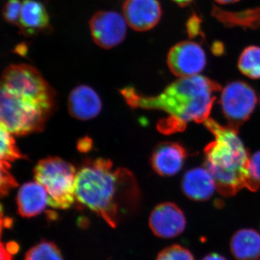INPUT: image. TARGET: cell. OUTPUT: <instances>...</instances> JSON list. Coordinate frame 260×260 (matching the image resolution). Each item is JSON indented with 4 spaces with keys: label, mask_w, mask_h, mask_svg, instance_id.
<instances>
[{
    "label": "cell",
    "mask_w": 260,
    "mask_h": 260,
    "mask_svg": "<svg viewBox=\"0 0 260 260\" xmlns=\"http://www.w3.org/2000/svg\"><path fill=\"white\" fill-rule=\"evenodd\" d=\"M54 89L34 67L12 64L0 90L1 125L15 135L42 131L55 107Z\"/></svg>",
    "instance_id": "6da1fadb"
},
{
    "label": "cell",
    "mask_w": 260,
    "mask_h": 260,
    "mask_svg": "<svg viewBox=\"0 0 260 260\" xmlns=\"http://www.w3.org/2000/svg\"><path fill=\"white\" fill-rule=\"evenodd\" d=\"M218 83L207 77L198 75L179 78L155 96L140 95L133 87L122 89L121 93L128 105L134 109L160 110L168 117L158 123L162 133L183 131L189 123L203 122L209 119Z\"/></svg>",
    "instance_id": "7a4b0ae2"
},
{
    "label": "cell",
    "mask_w": 260,
    "mask_h": 260,
    "mask_svg": "<svg viewBox=\"0 0 260 260\" xmlns=\"http://www.w3.org/2000/svg\"><path fill=\"white\" fill-rule=\"evenodd\" d=\"M76 200L115 228L121 212L134 205L139 189L133 173L114 168L110 160H88L77 172Z\"/></svg>",
    "instance_id": "3957f363"
},
{
    "label": "cell",
    "mask_w": 260,
    "mask_h": 260,
    "mask_svg": "<svg viewBox=\"0 0 260 260\" xmlns=\"http://www.w3.org/2000/svg\"><path fill=\"white\" fill-rule=\"evenodd\" d=\"M204 124L214 136L205 149V165L215 179L217 190L225 197L233 196L243 188L250 190V156L237 129L211 119Z\"/></svg>",
    "instance_id": "277c9868"
},
{
    "label": "cell",
    "mask_w": 260,
    "mask_h": 260,
    "mask_svg": "<svg viewBox=\"0 0 260 260\" xmlns=\"http://www.w3.org/2000/svg\"><path fill=\"white\" fill-rule=\"evenodd\" d=\"M77 172L74 166L58 157L39 162L34 169L36 181L48 194V204L56 209H68L76 199Z\"/></svg>",
    "instance_id": "5b68a950"
},
{
    "label": "cell",
    "mask_w": 260,
    "mask_h": 260,
    "mask_svg": "<svg viewBox=\"0 0 260 260\" xmlns=\"http://www.w3.org/2000/svg\"><path fill=\"white\" fill-rule=\"evenodd\" d=\"M220 106L229 126L237 129L255 109L257 97L250 85L242 81L228 84L222 90Z\"/></svg>",
    "instance_id": "8992f818"
},
{
    "label": "cell",
    "mask_w": 260,
    "mask_h": 260,
    "mask_svg": "<svg viewBox=\"0 0 260 260\" xmlns=\"http://www.w3.org/2000/svg\"><path fill=\"white\" fill-rule=\"evenodd\" d=\"M206 63L204 49L192 41L177 43L168 53V67L173 74L179 78L200 75Z\"/></svg>",
    "instance_id": "52a82bcc"
},
{
    "label": "cell",
    "mask_w": 260,
    "mask_h": 260,
    "mask_svg": "<svg viewBox=\"0 0 260 260\" xmlns=\"http://www.w3.org/2000/svg\"><path fill=\"white\" fill-rule=\"evenodd\" d=\"M126 25L123 15L114 11L97 12L89 22L94 42L105 49H112L124 41Z\"/></svg>",
    "instance_id": "ba28073f"
},
{
    "label": "cell",
    "mask_w": 260,
    "mask_h": 260,
    "mask_svg": "<svg viewBox=\"0 0 260 260\" xmlns=\"http://www.w3.org/2000/svg\"><path fill=\"white\" fill-rule=\"evenodd\" d=\"M186 225L185 215L177 205L172 203L157 205L149 219V225L157 237L172 239L184 232Z\"/></svg>",
    "instance_id": "9c48e42d"
},
{
    "label": "cell",
    "mask_w": 260,
    "mask_h": 260,
    "mask_svg": "<svg viewBox=\"0 0 260 260\" xmlns=\"http://www.w3.org/2000/svg\"><path fill=\"white\" fill-rule=\"evenodd\" d=\"M123 16L133 30L147 31L160 21L162 8L158 0H126L123 5Z\"/></svg>",
    "instance_id": "30bf717a"
},
{
    "label": "cell",
    "mask_w": 260,
    "mask_h": 260,
    "mask_svg": "<svg viewBox=\"0 0 260 260\" xmlns=\"http://www.w3.org/2000/svg\"><path fill=\"white\" fill-rule=\"evenodd\" d=\"M187 156L186 150L179 143H160L151 157V165L155 172L162 177H170L180 172Z\"/></svg>",
    "instance_id": "8fae6325"
},
{
    "label": "cell",
    "mask_w": 260,
    "mask_h": 260,
    "mask_svg": "<svg viewBox=\"0 0 260 260\" xmlns=\"http://www.w3.org/2000/svg\"><path fill=\"white\" fill-rule=\"evenodd\" d=\"M102 101L96 92L88 85H79L72 90L68 98L70 115L81 121L96 117L102 110Z\"/></svg>",
    "instance_id": "7c38bea8"
},
{
    "label": "cell",
    "mask_w": 260,
    "mask_h": 260,
    "mask_svg": "<svg viewBox=\"0 0 260 260\" xmlns=\"http://www.w3.org/2000/svg\"><path fill=\"white\" fill-rule=\"evenodd\" d=\"M183 192L189 199L205 201L217 190L215 179L206 168H194L186 173L181 182Z\"/></svg>",
    "instance_id": "4fadbf2b"
},
{
    "label": "cell",
    "mask_w": 260,
    "mask_h": 260,
    "mask_svg": "<svg viewBox=\"0 0 260 260\" xmlns=\"http://www.w3.org/2000/svg\"><path fill=\"white\" fill-rule=\"evenodd\" d=\"M48 204V194L42 184L28 182L19 189L17 195L18 213L24 218H31L42 213Z\"/></svg>",
    "instance_id": "5bb4252c"
},
{
    "label": "cell",
    "mask_w": 260,
    "mask_h": 260,
    "mask_svg": "<svg viewBox=\"0 0 260 260\" xmlns=\"http://www.w3.org/2000/svg\"><path fill=\"white\" fill-rule=\"evenodd\" d=\"M18 26L25 36L47 30L50 18L45 6L37 0H24Z\"/></svg>",
    "instance_id": "9a60e30c"
},
{
    "label": "cell",
    "mask_w": 260,
    "mask_h": 260,
    "mask_svg": "<svg viewBox=\"0 0 260 260\" xmlns=\"http://www.w3.org/2000/svg\"><path fill=\"white\" fill-rule=\"evenodd\" d=\"M211 14L227 28L240 27L252 30L260 28V7L242 11H229L213 6Z\"/></svg>",
    "instance_id": "2e32d148"
},
{
    "label": "cell",
    "mask_w": 260,
    "mask_h": 260,
    "mask_svg": "<svg viewBox=\"0 0 260 260\" xmlns=\"http://www.w3.org/2000/svg\"><path fill=\"white\" fill-rule=\"evenodd\" d=\"M231 251L237 260H255L260 257V234L254 229L238 231L231 241Z\"/></svg>",
    "instance_id": "e0dca14e"
},
{
    "label": "cell",
    "mask_w": 260,
    "mask_h": 260,
    "mask_svg": "<svg viewBox=\"0 0 260 260\" xmlns=\"http://www.w3.org/2000/svg\"><path fill=\"white\" fill-rule=\"evenodd\" d=\"M238 68L248 78L260 79V47H246L239 56Z\"/></svg>",
    "instance_id": "ac0fdd59"
},
{
    "label": "cell",
    "mask_w": 260,
    "mask_h": 260,
    "mask_svg": "<svg viewBox=\"0 0 260 260\" xmlns=\"http://www.w3.org/2000/svg\"><path fill=\"white\" fill-rule=\"evenodd\" d=\"M25 260H64L60 250L53 242L42 241L26 253Z\"/></svg>",
    "instance_id": "d6986e66"
},
{
    "label": "cell",
    "mask_w": 260,
    "mask_h": 260,
    "mask_svg": "<svg viewBox=\"0 0 260 260\" xmlns=\"http://www.w3.org/2000/svg\"><path fill=\"white\" fill-rule=\"evenodd\" d=\"M0 135H1V149H0L1 161L10 164V162L24 158L23 154L19 151L18 147L15 144L13 135L2 125Z\"/></svg>",
    "instance_id": "ffe728a7"
},
{
    "label": "cell",
    "mask_w": 260,
    "mask_h": 260,
    "mask_svg": "<svg viewBox=\"0 0 260 260\" xmlns=\"http://www.w3.org/2000/svg\"><path fill=\"white\" fill-rule=\"evenodd\" d=\"M156 260H194V258L186 248L172 245L160 251Z\"/></svg>",
    "instance_id": "44dd1931"
},
{
    "label": "cell",
    "mask_w": 260,
    "mask_h": 260,
    "mask_svg": "<svg viewBox=\"0 0 260 260\" xmlns=\"http://www.w3.org/2000/svg\"><path fill=\"white\" fill-rule=\"evenodd\" d=\"M23 3L20 0H8L3 10L5 21L12 25H18L21 14Z\"/></svg>",
    "instance_id": "7402d4cb"
},
{
    "label": "cell",
    "mask_w": 260,
    "mask_h": 260,
    "mask_svg": "<svg viewBox=\"0 0 260 260\" xmlns=\"http://www.w3.org/2000/svg\"><path fill=\"white\" fill-rule=\"evenodd\" d=\"M250 191H256L260 185V150L250 156L249 165Z\"/></svg>",
    "instance_id": "603a6c76"
},
{
    "label": "cell",
    "mask_w": 260,
    "mask_h": 260,
    "mask_svg": "<svg viewBox=\"0 0 260 260\" xmlns=\"http://www.w3.org/2000/svg\"><path fill=\"white\" fill-rule=\"evenodd\" d=\"M9 162L1 161V183H0V191L2 195L8 194L10 189L18 186V183L13 177L9 169Z\"/></svg>",
    "instance_id": "cb8c5ba5"
},
{
    "label": "cell",
    "mask_w": 260,
    "mask_h": 260,
    "mask_svg": "<svg viewBox=\"0 0 260 260\" xmlns=\"http://www.w3.org/2000/svg\"><path fill=\"white\" fill-rule=\"evenodd\" d=\"M186 28L190 39L203 37V31H202V20L197 15H191L190 18L188 19Z\"/></svg>",
    "instance_id": "d4e9b609"
},
{
    "label": "cell",
    "mask_w": 260,
    "mask_h": 260,
    "mask_svg": "<svg viewBox=\"0 0 260 260\" xmlns=\"http://www.w3.org/2000/svg\"><path fill=\"white\" fill-rule=\"evenodd\" d=\"M5 248H6L7 250H8V252L11 254L12 255L16 254L18 252L19 249H20V246H19L18 243L15 242L7 243L6 245H5Z\"/></svg>",
    "instance_id": "484cf974"
},
{
    "label": "cell",
    "mask_w": 260,
    "mask_h": 260,
    "mask_svg": "<svg viewBox=\"0 0 260 260\" xmlns=\"http://www.w3.org/2000/svg\"><path fill=\"white\" fill-rule=\"evenodd\" d=\"M0 254H1V260H13V255L8 252L3 242L1 243V247H0Z\"/></svg>",
    "instance_id": "4316f807"
},
{
    "label": "cell",
    "mask_w": 260,
    "mask_h": 260,
    "mask_svg": "<svg viewBox=\"0 0 260 260\" xmlns=\"http://www.w3.org/2000/svg\"><path fill=\"white\" fill-rule=\"evenodd\" d=\"M13 225V220L10 218H3V215L1 218V232H3V228L5 227L7 229H10Z\"/></svg>",
    "instance_id": "83f0119b"
},
{
    "label": "cell",
    "mask_w": 260,
    "mask_h": 260,
    "mask_svg": "<svg viewBox=\"0 0 260 260\" xmlns=\"http://www.w3.org/2000/svg\"><path fill=\"white\" fill-rule=\"evenodd\" d=\"M202 260H227L224 256L220 255V254H216V253H213V254H208L205 256Z\"/></svg>",
    "instance_id": "f1b7e54d"
},
{
    "label": "cell",
    "mask_w": 260,
    "mask_h": 260,
    "mask_svg": "<svg viewBox=\"0 0 260 260\" xmlns=\"http://www.w3.org/2000/svg\"><path fill=\"white\" fill-rule=\"evenodd\" d=\"M173 2L180 7H186L190 5L194 0H172Z\"/></svg>",
    "instance_id": "f546056e"
},
{
    "label": "cell",
    "mask_w": 260,
    "mask_h": 260,
    "mask_svg": "<svg viewBox=\"0 0 260 260\" xmlns=\"http://www.w3.org/2000/svg\"><path fill=\"white\" fill-rule=\"evenodd\" d=\"M216 3L220 5H228L232 4V3H236L237 2L240 1V0H215Z\"/></svg>",
    "instance_id": "4dcf8cb0"
}]
</instances>
